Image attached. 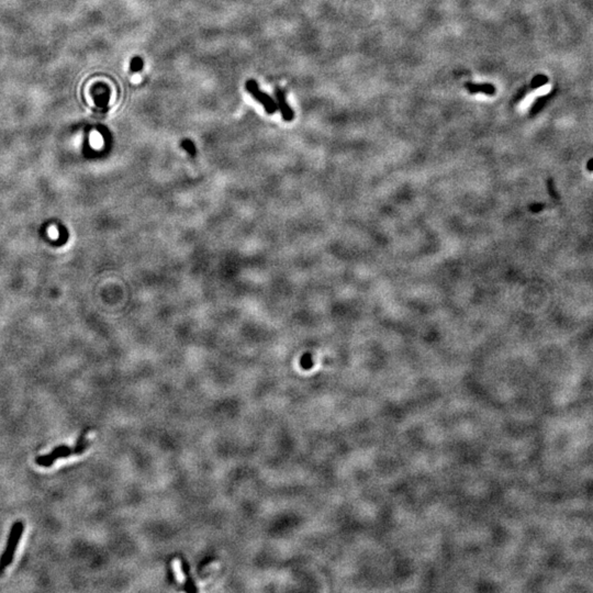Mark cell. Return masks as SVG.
<instances>
[{
  "mask_svg": "<svg viewBox=\"0 0 593 593\" xmlns=\"http://www.w3.org/2000/svg\"><path fill=\"white\" fill-rule=\"evenodd\" d=\"M23 531L24 524L22 521H16L14 524H12L9 537H8L7 540L6 548L5 551H3L1 557H0V577H1L7 567L11 565L12 560H14L16 549L18 547L21 537H22Z\"/></svg>",
  "mask_w": 593,
  "mask_h": 593,
  "instance_id": "cell-1",
  "label": "cell"
},
{
  "mask_svg": "<svg viewBox=\"0 0 593 593\" xmlns=\"http://www.w3.org/2000/svg\"><path fill=\"white\" fill-rule=\"evenodd\" d=\"M181 147L184 148L185 151H187V153L190 154L191 156L196 155V148H195V144L190 141V139H185V141L181 142Z\"/></svg>",
  "mask_w": 593,
  "mask_h": 593,
  "instance_id": "cell-8",
  "label": "cell"
},
{
  "mask_svg": "<svg viewBox=\"0 0 593 593\" xmlns=\"http://www.w3.org/2000/svg\"><path fill=\"white\" fill-rule=\"evenodd\" d=\"M465 88L467 89L470 94H483L487 96H494L495 95V87L492 84H474V82H467L465 85Z\"/></svg>",
  "mask_w": 593,
  "mask_h": 593,
  "instance_id": "cell-5",
  "label": "cell"
},
{
  "mask_svg": "<svg viewBox=\"0 0 593 593\" xmlns=\"http://www.w3.org/2000/svg\"><path fill=\"white\" fill-rule=\"evenodd\" d=\"M173 566H174L173 568H174V571H175V574H176L178 581H179V582H185L186 581V577H185V574L182 573V571H181V567H180L179 560H177V559L174 560Z\"/></svg>",
  "mask_w": 593,
  "mask_h": 593,
  "instance_id": "cell-6",
  "label": "cell"
},
{
  "mask_svg": "<svg viewBox=\"0 0 593 593\" xmlns=\"http://www.w3.org/2000/svg\"><path fill=\"white\" fill-rule=\"evenodd\" d=\"M245 87L248 90V93H250L253 97H254L257 101H258L261 106L265 108V110L268 113V115H273V113L277 111V109H278L277 103L275 102L272 98H270V96L263 93V91H260L259 87H258V85H257V82L255 80H248L246 82Z\"/></svg>",
  "mask_w": 593,
  "mask_h": 593,
  "instance_id": "cell-3",
  "label": "cell"
},
{
  "mask_svg": "<svg viewBox=\"0 0 593 593\" xmlns=\"http://www.w3.org/2000/svg\"><path fill=\"white\" fill-rule=\"evenodd\" d=\"M276 96H277V100H278L279 110H280V112H281L283 120H286V121H292V120H294L295 113H294V110H292V109H291V107L287 102L285 91L281 90V89H277Z\"/></svg>",
  "mask_w": 593,
  "mask_h": 593,
  "instance_id": "cell-4",
  "label": "cell"
},
{
  "mask_svg": "<svg viewBox=\"0 0 593 593\" xmlns=\"http://www.w3.org/2000/svg\"><path fill=\"white\" fill-rule=\"evenodd\" d=\"M546 81H547V78L546 77L539 75V76L534 78L533 81H532V85H533V87H539V86L544 85Z\"/></svg>",
  "mask_w": 593,
  "mask_h": 593,
  "instance_id": "cell-9",
  "label": "cell"
},
{
  "mask_svg": "<svg viewBox=\"0 0 593 593\" xmlns=\"http://www.w3.org/2000/svg\"><path fill=\"white\" fill-rule=\"evenodd\" d=\"M143 68V59L141 58H138V56H135V58L131 60V71L134 73H138L139 71H142Z\"/></svg>",
  "mask_w": 593,
  "mask_h": 593,
  "instance_id": "cell-7",
  "label": "cell"
},
{
  "mask_svg": "<svg viewBox=\"0 0 593 593\" xmlns=\"http://www.w3.org/2000/svg\"><path fill=\"white\" fill-rule=\"evenodd\" d=\"M75 455L74 448H71L67 445H59L52 450L50 454L39 456L36 458V464L41 466V467H51L59 458H67L69 456Z\"/></svg>",
  "mask_w": 593,
  "mask_h": 593,
  "instance_id": "cell-2",
  "label": "cell"
}]
</instances>
